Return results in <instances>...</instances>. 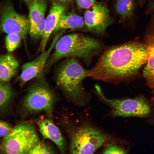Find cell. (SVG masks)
I'll list each match as a JSON object with an SVG mask.
<instances>
[{"instance_id": "cell-1", "label": "cell", "mask_w": 154, "mask_h": 154, "mask_svg": "<svg viewBox=\"0 0 154 154\" xmlns=\"http://www.w3.org/2000/svg\"><path fill=\"white\" fill-rule=\"evenodd\" d=\"M147 58L144 43L132 41L112 46L106 50L89 70L88 77L108 82L123 80L136 74Z\"/></svg>"}, {"instance_id": "cell-2", "label": "cell", "mask_w": 154, "mask_h": 154, "mask_svg": "<svg viewBox=\"0 0 154 154\" xmlns=\"http://www.w3.org/2000/svg\"><path fill=\"white\" fill-rule=\"evenodd\" d=\"M103 44L91 37L76 33L64 35L56 42L54 51L46 65L45 71L53 64L64 58H81L87 63L103 49Z\"/></svg>"}, {"instance_id": "cell-3", "label": "cell", "mask_w": 154, "mask_h": 154, "mask_svg": "<svg viewBox=\"0 0 154 154\" xmlns=\"http://www.w3.org/2000/svg\"><path fill=\"white\" fill-rule=\"evenodd\" d=\"M89 70L85 69L76 58H67L58 67L56 74L57 84L71 102L83 105L87 95L82 85L88 77Z\"/></svg>"}, {"instance_id": "cell-4", "label": "cell", "mask_w": 154, "mask_h": 154, "mask_svg": "<svg viewBox=\"0 0 154 154\" xmlns=\"http://www.w3.org/2000/svg\"><path fill=\"white\" fill-rule=\"evenodd\" d=\"M68 133L69 151L72 154H92L108 140L109 135L91 125L76 126L70 124Z\"/></svg>"}, {"instance_id": "cell-5", "label": "cell", "mask_w": 154, "mask_h": 154, "mask_svg": "<svg viewBox=\"0 0 154 154\" xmlns=\"http://www.w3.org/2000/svg\"><path fill=\"white\" fill-rule=\"evenodd\" d=\"M55 100L54 93L43 77L37 79L30 86L23 100V106L30 113L44 112L50 114Z\"/></svg>"}, {"instance_id": "cell-6", "label": "cell", "mask_w": 154, "mask_h": 154, "mask_svg": "<svg viewBox=\"0 0 154 154\" xmlns=\"http://www.w3.org/2000/svg\"><path fill=\"white\" fill-rule=\"evenodd\" d=\"M39 141L38 134L33 126L21 124L16 125L3 138L1 150L7 154H29Z\"/></svg>"}, {"instance_id": "cell-7", "label": "cell", "mask_w": 154, "mask_h": 154, "mask_svg": "<svg viewBox=\"0 0 154 154\" xmlns=\"http://www.w3.org/2000/svg\"><path fill=\"white\" fill-rule=\"evenodd\" d=\"M95 88L99 97L111 108V113L114 116L143 117L150 113V107L143 98L110 99L105 96L99 86L96 85Z\"/></svg>"}, {"instance_id": "cell-8", "label": "cell", "mask_w": 154, "mask_h": 154, "mask_svg": "<svg viewBox=\"0 0 154 154\" xmlns=\"http://www.w3.org/2000/svg\"><path fill=\"white\" fill-rule=\"evenodd\" d=\"M0 29L7 34H19L25 40L30 29L28 18L17 12L11 3H7L1 10Z\"/></svg>"}, {"instance_id": "cell-9", "label": "cell", "mask_w": 154, "mask_h": 154, "mask_svg": "<svg viewBox=\"0 0 154 154\" xmlns=\"http://www.w3.org/2000/svg\"><path fill=\"white\" fill-rule=\"evenodd\" d=\"M59 37V35H56L48 49L32 61L22 65L21 73L15 81L18 82L21 88L29 81L43 76L46 65Z\"/></svg>"}, {"instance_id": "cell-10", "label": "cell", "mask_w": 154, "mask_h": 154, "mask_svg": "<svg viewBox=\"0 0 154 154\" xmlns=\"http://www.w3.org/2000/svg\"><path fill=\"white\" fill-rule=\"evenodd\" d=\"M85 12L84 24L90 31L97 34L105 31L110 21L109 10L103 3H95Z\"/></svg>"}, {"instance_id": "cell-11", "label": "cell", "mask_w": 154, "mask_h": 154, "mask_svg": "<svg viewBox=\"0 0 154 154\" xmlns=\"http://www.w3.org/2000/svg\"><path fill=\"white\" fill-rule=\"evenodd\" d=\"M30 24L29 34L35 39L41 38L44 30L45 14L47 7L46 0H32L28 3Z\"/></svg>"}, {"instance_id": "cell-12", "label": "cell", "mask_w": 154, "mask_h": 154, "mask_svg": "<svg viewBox=\"0 0 154 154\" xmlns=\"http://www.w3.org/2000/svg\"><path fill=\"white\" fill-rule=\"evenodd\" d=\"M144 41L147 51V58L143 75L149 86L154 88V14L146 28Z\"/></svg>"}, {"instance_id": "cell-13", "label": "cell", "mask_w": 154, "mask_h": 154, "mask_svg": "<svg viewBox=\"0 0 154 154\" xmlns=\"http://www.w3.org/2000/svg\"><path fill=\"white\" fill-rule=\"evenodd\" d=\"M66 9V6L64 4L52 3L49 13L45 19L38 52L42 53L45 50L50 36L53 33L60 17L64 13Z\"/></svg>"}, {"instance_id": "cell-14", "label": "cell", "mask_w": 154, "mask_h": 154, "mask_svg": "<svg viewBox=\"0 0 154 154\" xmlns=\"http://www.w3.org/2000/svg\"><path fill=\"white\" fill-rule=\"evenodd\" d=\"M37 124L43 137L51 140L56 145L61 153H65V141L58 127L52 121L46 118L40 119Z\"/></svg>"}, {"instance_id": "cell-15", "label": "cell", "mask_w": 154, "mask_h": 154, "mask_svg": "<svg viewBox=\"0 0 154 154\" xmlns=\"http://www.w3.org/2000/svg\"><path fill=\"white\" fill-rule=\"evenodd\" d=\"M19 64L16 58L10 54H5L0 57V80L7 82L16 74Z\"/></svg>"}, {"instance_id": "cell-16", "label": "cell", "mask_w": 154, "mask_h": 154, "mask_svg": "<svg viewBox=\"0 0 154 154\" xmlns=\"http://www.w3.org/2000/svg\"><path fill=\"white\" fill-rule=\"evenodd\" d=\"M84 20L80 16L74 13H64L60 17L53 33L64 29H80L84 27Z\"/></svg>"}, {"instance_id": "cell-17", "label": "cell", "mask_w": 154, "mask_h": 154, "mask_svg": "<svg viewBox=\"0 0 154 154\" xmlns=\"http://www.w3.org/2000/svg\"><path fill=\"white\" fill-rule=\"evenodd\" d=\"M135 5L134 0H116L115 9L122 20L128 21L133 16Z\"/></svg>"}, {"instance_id": "cell-18", "label": "cell", "mask_w": 154, "mask_h": 154, "mask_svg": "<svg viewBox=\"0 0 154 154\" xmlns=\"http://www.w3.org/2000/svg\"><path fill=\"white\" fill-rule=\"evenodd\" d=\"M13 96V91L10 84L9 82H0V107L4 108L9 102Z\"/></svg>"}, {"instance_id": "cell-19", "label": "cell", "mask_w": 154, "mask_h": 154, "mask_svg": "<svg viewBox=\"0 0 154 154\" xmlns=\"http://www.w3.org/2000/svg\"><path fill=\"white\" fill-rule=\"evenodd\" d=\"M21 36L16 33L7 34L5 37V42L7 51L12 52L20 46L22 40Z\"/></svg>"}, {"instance_id": "cell-20", "label": "cell", "mask_w": 154, "mask_h": 154, "mask_svg": "<svg viewBox=\"0 0 154 154\" xmlns=\"http://www.w3.org/2000/svg\"><path fill=\"white\" fill-rule=\"evenodd\" d=\"M53 150L43 142L38 141L33 147L29 154H52Z\"/></svg>"}, {"instance_id": "cell-21", "label": "cell", "mask_w": 154, "mask_h": 154, "mask_svg": "<svg viewBox=\"0 0 154 154\" xmlns=\"http://www.w3.org/2000/svg\"><path fill=\"white\" fill-rule=\"evenodd\" d=\"M126 151L117 145L109 144L107 145L103 151V154H125Z\"/></svg>"}, {"instance_id": "cell-22", "label": "cell", "mask_w": 154, "mask_h": 154, "mask_svg": "<svg viewBox=\"0 0 154 154\" xmlns=\"http://www.w3.org/2000/svg\"><path fill=\"white\" fill-rule=\"evenodd\" d=\"M13 128L10 125L5 121L1 120L0 122V136L4 137L8 135Z\"/></svg>"}, {"instance_id": "cell-23", "label": "cell", "mask_w": 154, "mask_h": 154, "mask_svg": "<svg viewBox=\"0 0 154 154\" xmlns=\"http://www.w3.org/2000/svg\"><path fill=\"white\" fill-rule=\"evenodd\" d=\"M77 6L81 9H87L91 7L96 0H75Z\"/></svg>"}, {"instance_id": "cell-24", "label": "cell", "mask_w": 154, "mask_h": 154, "mask_svg": "<svg viewBox=\"0 0 154 154\" xmlns=\"http://www.w3.org/2000/svg\"><path fill=\"white\" fill-rule=\"evenodd\" d=\"M52 3H56L61 4H64V3L70 2L72 0H50Z\"/></svg>"}, {"instance_id": "cell-25", "label": "cell", "mask_w": 154, "mask_h": 154, "mask_svg": "<svg viewBox=\"0 0 154 154\" xmlns=\"http://www.w3.org/2000/svg\"><path fill=\"white\" fill-rule=\"evenodd\" d=\"M146 0H137L139 4L141 7L144 3Z\"/></svg>"}, {"instance_id": "cell-26", "label": "cell", "mask_w": 154, "mask_h": 154, "mask_svg": "<svg viewBox=\"0 0 154 154\" xmlns=\"http://www.w3.org/2000/svg\"><path fill=\"white\" fill-rule=\"evenodd\" d=\"M25 2L29 3L32 0H23Z\"/></svg>"}, {"instance_id": "cell-27", "label": "cell", "mask_w": 154, "mask_h": 154, "mask_svg": "<svg viewBox=\"0 0 154 154\" xmlns=\"http://www.w3.org/2000/svg\"><path fill=\"white\" fill-rule=\"evenodd\" d=\"M153 94H154V92H153Z\"/></svg>"}]
</instances>
